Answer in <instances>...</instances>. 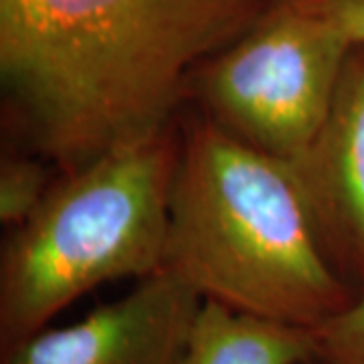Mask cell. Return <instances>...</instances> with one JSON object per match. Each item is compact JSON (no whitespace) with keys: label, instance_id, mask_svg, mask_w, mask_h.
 I'll use <instances>...</instances> for the list:
<instances>
[{"label":"cell","instance_id":"cell-9","mask_svg":"<svg viewBox=\"0 0 364 364\" xmlns=\"http://www.w3.org/2000/svg\"><path fill=\"white\" fill-rule=\"evenodd\" d=\"M312 332L318 360L324 364H364V289L342 312Z\"/></svg>","mask_w":364,"mask_h":364},{"label":"cell","instance_id":"cell-2","mask_svg":"<svg viewBox=\"0 0 364 364\" xmlns=\"http://www.w3.org/2000/svg\"><path fill=\"white\" fill-rule=\"evenodd\" d=\"M166 269L203 299L308 330L356 296L326 251L294 166L207 116L181 138Z\"/></svg>","mask_w":364,"mask_h":364},{"label":"cell","instance_id":"cell-4","mask_svg":"<svg viewBox=\"0 0 364 364\" xmlns=\"http://www.w3.org/2000/svg\"><path fill=\"white\" fill-rule=\"evenodd\" d=\"M350 49L320 0H277L196 67L188 90L221 130L296 164L324 124Z\"/></svg>","mask_w":364,"mask_h":364},{"label":"cell","instance_id":"cell-3","mask_svg":"<svg viewBox=\"0 0 364 364\" xmlns=\"http://www.w3.org/2000/svg\"><path fill=\"white\" fill-rule=\"evenodd\" d=\"M181 138L170 130L59 174L0 257V350L95 287L166 269Z\"/></svg>","mask_w":364,"mask_h":364},{"label":"cell","instance_id":"cell-10","mask_svg":"<svg viewBox=\"0 0 364 364\" xmlns=\"http://www.w3.org/2000/svg\"><path fill=\"white\" fill-rule=\"evenodd\" d=\"M352 45L364 43V0H320Z\"/></svg>","mask_w":364,"mask_h":364},{"label":"cell","instance_id":"cell-11","mask_svg":"<svg viewBox=\"0 0 364 364\" xmlns=\"http://www.w3.org/2000/svg\"><path fill=\"white\" fill-rule=\"evenodd\" d=\"M301 364H324L322 360H318V358H314V360H308V363H301Z\"/></svg>","mask_w":364,"mask_h":364},{"label":"cell","instance_id":"cell-1","mask_svg":"<svg viewBox=\"0 0 364 364\" xmlns=\"http://www.w3.org/2000/svg\"><path fill=\"white\" fill-rule=\"evenodd\" d=\"M277 0H0V81L59 174L172 130L196 67Z\"/></svg>","mask_w":364,"mask_h":364},{"label":"cell","instance_id":"cell-5","mask_svg":"<svg viewBox=\"0 0 364 364\" xmlns=\"http://www.w3.org/2000/svg\"><path fill=\"white\" fill-rule=\"evenodd\" d=\"M203 296L172 269L100 306L75 324L43 328L2 352V364H174Z\"/></svg>","mask_w":364,"mask_h":364},{"label":"cell","instance_id":"cell-8","mask_svg":"<svg viewBox=\"0 0 364 364\" xmlns=\"http://www.w3.org/2000/svg\"><path fill=\"white\" fill-rule=\"evenodd\" d=\"M51 162L41 156L4 154L0 162V223L11 231L26 223L51 193Z\"/></svg>","mask_w":364,"mask_h":364},{"label":"cell","instance_id":"cell-7","mask_svg":"<svg viewBox=\"0 0 364 364\" xmlns=\"http://www.w3.org/2000/svg\"><path fill=\"white\" fill-rule=\"evenodd\" d=\"M314 358L312 330L203 299L174 364H301Z\"/></svg>","mask_w":364,"mask_h":364},{"label":"cell","instance_id":"cell-6","mask_svg":"<svg viewBox=\"0 0 364 364\" xmlns=\"http://www.w3.org/2000/svg\"><path fill=\"white\" fill-rule=\"evenodd\" d=\"M294 166L334 267L364 289V43L352 45L330 112Z\"/></svg>","mask_w":364,"mask_h":364}]
</instances>
